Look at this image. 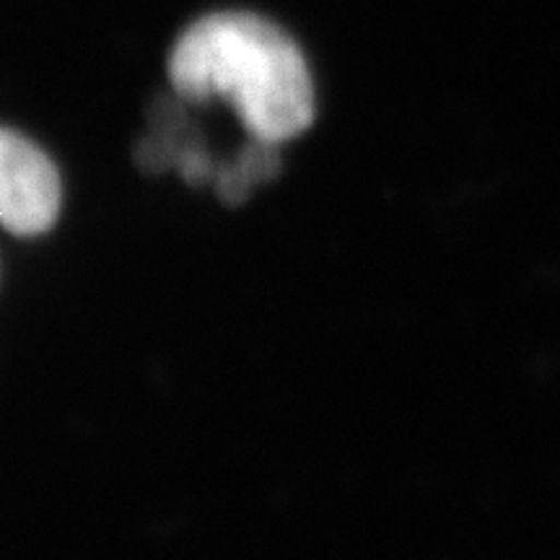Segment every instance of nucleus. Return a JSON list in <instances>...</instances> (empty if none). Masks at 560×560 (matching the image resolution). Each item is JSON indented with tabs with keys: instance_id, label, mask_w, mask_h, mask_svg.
Returning a JSON list of instances; mask_svg holds the SVG:
<instances>
[{
	"instance_id": "obj_3",
	"label": "nucleus",
	"mask_w": 560,
	"mask_h": 560,
	"mask_svg": "<svg viewBox=\"0 0 560 560\" xmlns=\"http://www.w3.org/2000/svg\"><path fill=\"white\" fill-rule=\"evenodd\" d=\"M280 143H272V140L252 138L249 145H244L240 156H236L234 164L240 166V172L247 177L252 185H262V182H270L278 177L280 172Z\"/></svg>"
},
{
	"instance_id": "obj_2",
	"label": "nucleus",
	"mask_w": 560,
	"mask_h": 560,
	"mask_svg": "<svg viewBox=\"0 0 560 560\" xmlns=\"http://www.w3.org/2000/svg\"><path fill=\"white\" fill-rule=\"evenodd\" d=\"M60 177L47 153L19 132L0 128V223L37 236L58 221Z\"/></svg>"
},
{
	"instance_id": "obj_4",
	"label": "nucleus",
	"mask_w": 560,
	"mask_h": 560,
	"mask_svg": "<svg viewBox=\"0 0 560 560\" xmlns=\"http://www.w3.org/2000/svg\"><path fill=\"white\" fill-rule=\"evenodd\" d=\"M213 182H215V192H219V198L226 202V206H242V202L252 195V187H255L247 177H244L236 164L219 166Z\"/></svg>"
},
{
	"instance_id": "obj_1",
	"label": "nucleus",
	"mask_w": 560,
	"mask_h": 560,
	"mask_svg": "<svg viewBox=\"0 0 560 560\" xmlns=\"http://www.w3.org/2000/svg\"><path fill=\"white\" fill-rule=\"evenodd\" d=\"M170 79L182 100H229L252 138L285 143L314 120L304 55L255 13H210L187 26L170 55Z\"/></svg>"
}]
</instances>
